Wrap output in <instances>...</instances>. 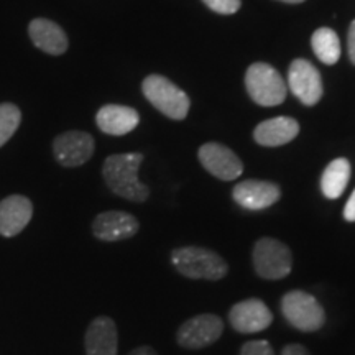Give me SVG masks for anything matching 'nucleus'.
Here are the masks:
<instances>
[{
	"instance_id": "obj_1",
	"label": "nucleus",
	"mask_w": 355,
	"mask_h": 355,
	"mask_svg": "<svg viewBox=\"0 0 355 355\" xmlns=\"http://www.w3.org/2000/svg\"><path fill=\"white\" fill-rule=\"evenodd\" d=\"M141 162V153H119L105 158L102 176L107 188L127 201L145 202L150 196V189L139 180Z\"/></svg>"
},
{
	"instance_id": "obj_2",
	"label": "nucleus",
	"mask_w": 355,
	"mask_h": 355,
	"mask_svg": "<svg viewBox=\"0 0 355 355\" xmlns=\"http://www.w3.org/2000/svg\"><path fill=\"white\" fill-rule=\"evenodd\" d=\"M171 263L186 278L217 282L229 273L227 261L204 247H180L171 252Z\"/></svg>"
},
{
	"instance_id": "obj_3",
	"label": "nucleus",
	"mask_w": 355,
	"mask_h": 355,
	"mask_svg": "<svg viewBox=\"0 0 355 355\" xmlns=\"http://www.w3.org/2000/svg\"><path fill=\"white\" fill-rule=\"evenodd\" d=\"M141 91L155 109L173 121H183L189 112L188 94L162 74L146 76L141 83Z\"/></svg>"
},
{
	"instance_id": "obj_4",
	"label": "nucleus",
	"mask_w": 355,
	"mask_h": 355,
	"mask_svg": "<svg viewBox=\"0 0 355 355\" xmlns=\"http://www.w3.org/2000/svg\"><path fill=\"white\" fill-rule=\"evenodd\" d=\"M245 87L252 101L263 107H275L286 99L285 79L266 63H254L247 69Z\"/></svg>"
},
{
	"instance_id": "obj_5",
	"label": "nucleus",
	"mask_w": 355,
	"mask_h": 355,
	"mask_svg": "<svg viewBox=\"0 0 355 355\" xmlns=\"http://www.w3.org/2000/svg\"><path fill=\"white\" fill-rule=\"evenodd\" d=\"M282 313L295 329L316 332L326 322V313L313 295L303 290L288 291L282 298Z\"/></svg>"
},
{
	"instance_id": "obj_6",
	"label": "nucleus",
	"mask_w": 355,
	"mask_h": 355,
	"mask_svg": "<svg viewBox=\"0 0 355 355\" xmlns=\"http://www.w3.org/2000/svg\"><path fill=\"white\" fill-rule=\"evenodd\" d=\"M252 261L257 275L263 279H282L293 268L291 250L273 237H261L252 250Z\"/></svg>"
},
{
	"instance_id": "obj_7",
	"label": "nucleus",
	"mask_w": 355,
	"mask_h": 355,
	"mask_svg": "<svg viewBox=\"0 0 355 355\" xmlns=\"http://www.w3.org/2000/svg\"><path fill=\"white\" fill-rule=\"evenodd\" d=\"M224 321L217 314H198L184 321L176 331V343L184 349H204L219 340Z\"/></svg>"
},
{
	"instance_id": "obj_8",
	"label": "nucleus",
	"mask_w": 355,
	"mask_h": 355,
	"mask_svg": "<svg viewBox=\"0 0 355 355\" xmlns=\"http://www.w3.org/2000/svg\"><path fill=\"white\" fill-rule=\"evenodd\" d=\"M96 150L91 133L69 130L53 140V155L56 162L64 168H76L87 163Z\"/></svg>"
},
{
	"instance_id": "obj_9",
	"label": "nucleus",
	"mask_w": 355,
	"mask_h": 355,
	"mask_svg": "<svg viewBox=\"0 0 355 355\" xmlns=\"http://www.w3.org/2000/svg\"><path fill=\"white\" fill-rule=\"evenodd\" d=\"M229 322L241 334H255L265 331L273 322V313L261 300L239 301L229 311Z\"/></svg>"
},
{
	"instance_id": "obj_10",
	"label": "nucleus",
	"mask_w": 355,
	"mask_h": 355,
	"mask_svg": "<svg viewBox=\"0 0 355 355\" xmlns=\"http://www.w3.org/2000/svg\"><path fill=\"white\" fill-rule=\"evenodd\" d=\"M201 165L211 173L212 176L222 181H234L243 173L241 158L227 146L209 141L204 144L198 152Z\"/></svg>"
},
{
	"instance_id": "obj_11",
	"label": "nucleus",
	"mask_w": 355,
	"mask_h": 355,
	"mask_svg": "<svg viewBox=\"0 0 355 355\" xmlns=\"http://www.w3.org/2000/svg\"><path fill=\"white\" fill-rule=\"evenodd\" d=\"M288 86L304 105H314L322 97V79L316 66L306 60H295L288 71Z\"/></svg>"
},
{
	"instance_id": "obj_12",
	"label": "nucleus",
	"mask_w": 355,
	"mask_h": 355,
	"mask_svg": "<svg viewBox=\"0 0 355 355\" xmlns=\"http://www.w3.org/2000/svg\"><path fill=\"white\" fill-rule=\"evenodd\" d=\"M139 219L123 211L101 212L92 222V234L102 242L127 241L139 232Z\"/></svg>"
},
{
	"instance_id": "obj_13",
	"label": "nucleus",
	"mask_w": 355,
	"mask_h": 355,
	"mask_svg": "<svg viewBox=\"0 0 355 355\" xmlns=\"http://www.w3.org/2000/svg\"><path fill=\"white\" fill-rule=\"evenodd\" d=\"M232 198L243 209L261 211L279 201L282 189L272 183V181L245 180L235 186L232 191Z\"/></svg>"
},
{
	"instance_id": "obj_14",
	"label": "nucleus",
	"mask_w": 355,
	"mask_h": 355,
	"mask_svg": "<svg viewBox=\"0 0 355 355\" xmlns=\"http://www.w3.org/2000/svg\"><path fill=\"white\" fill-rule=\"evenodd\" d=\"M33 217V204L26 196L12 194L0 201V235L15 237L30 224Z\"/></svg>"
},
{
	"instance_id": "obj_15",
	"label": "nucleus",
	"mask_w": 355,
	"mask_h": 355,
	"mask_svg": "<svg viewBox=\"0 0 355 355\" xmlns=\"http://www.w3.org/2000/svg\"><path fill=\"white\" fill-rule=\"evenodd\" d=\"M86 355H117L119 332L114 319L109 316H97L89 324L84 336Z\"/></svg>"
},
{
	"instance_id": "obj_16",
	"label": "nucleus",
	"mask_w": 355,
	"mask_h": 355,
	"mask_svg": "<svg viewBox=\"0 0 355 355\" xmlns=\"http://www.w3.org/2000/svg\"><path fill=\"white\" fill-rule=\"evenodd\" d=\"M28 35L35 46L46 55L60 56L69 46L64 30L48 19H35L30 21Z\"/></svg>"
},
{
	"instance_id": "obj_17",
	"label": "nucleus",
	"mask_w": 355,
	"mask_h": 355,
	"mask_svg": "<svg viewBox=\"0 0 355 355\" xmlns=\"http://www.w3.org/2000/svg\"><path fill=\"white\" fill-rule=\"evenodd\" d=\"M140 115L135 109L127 107V105L109 104L99 109L96 115V123L101 128V132L107 133V135L121 137L127 135L135 127L139 125Z\"/></svg>"
},
{
	"instance_id": "obj_18",
	"label": "nucleus",
	"mask_w": 355,
	"mask_h": 355,
	"mask_svg": "<svg viewBox=\"0 0 355 355\" xmlns=\"http://www.w3.org/2000/svg\"><path fill=\"white\" fill-rule=\"evenodd\" d=\"M300 123L293 117H275L257 125L254 139L261 146H282L298 137Z\"/></svg>"
},
{
	"instance_id": "obj_19",
	"label": "nucleus",
	"mask_w": 355,
	"mask_h": 355,
	"mask_svg": "<svg viewBox=\"0 0 355 355\" xmlns=\"http://www.w3.org/2000/svg\"><path fill=\"white\" fill-rule=\"evenodd\" d=\"M350 180V163L345 158L332 159L321 176V191L327 199L343 196Z\"/></svg>"
},
{
	"instance_id": "obj_20",
	"label": "nucleus",
	"mask_w": 355,
	"mask_h": 355,
	"mask_svg": "<svg viewBox=\"0 0 355 355\" xmlns=\"http://www.w3.org/2000/svg\"><path fill=\"white\" fill-rule=\"evenodd\" d=\"M311 46H313L314 55L322 61L324 64H336L340 58V42L337 33L332 28L322 26L316 30L311 38Z\"/></svg>"
},
{
	"instance_id": "obj_21",
	"label": "nucleus",
	"mask_w": 355,
	"mask_h": 355,
	"mask_svg": "<svg viewBox=\"0 0 355 355\" xmlns=\"http://www.w3.org/2000/svg\"><path fill=\"white\" fill-rule=\"evenodd\" d=\"M21 122V112L15 104H0V148L15 135Z\"/></svg>"
},
{
	"instance_id": "obj_22",
	"label": "nucleus",
	"mask_w": 355,
	"mask_h": 355,
	"mask_svg": "<svg viewBox=\"0 0 355 355\" xmlns=\"http://www.w3.org/2000/svg\"><path fill=\"white\" fill-rule=\"evenodd\" d=\"M211 10H214L220 15H232L241 8V0H202Z\"/></svg>"
},
{
	"instance_id": "obj_23",
	"label": "nucleus",
	"mask_w": 355,
	"mask_h": 355,
	"mask_svg": "<svg viewBox=\"0 0 355 355\" xmlns=\"http://www.w3.org/2000/svg\"><path fill=\"white\" fill-rule=\"evenodd\" d=\"M241 355H275V350L268 340H250L242 345Z\"/></svg>"
},
{
	"instance_id": "obj_24",
	"label": "nucleus",
	"mask_w": 355,
	"mask_h": 355,
	"mask_svg": "<svg viewBox=\"0 0 355 355\" xmlns=\"http://www.w3.org/2000/svg\"><path fill=\"white\" fill-rule=\"evenodd\" d=\"M347 48H349L350 61H352V64H355V20L350 24V28H349Z\"/></svg>"
},
{
	"instance_id": "obj_25",
	"label": "nucleus",
	"mask_w": 355,
	"mask_h": 355,
	"mask_svg": "<svg viewBox=\"0 0 355 355\" xmlns=\"http://www.w3.org/2000/svg\"><path fill=\"white\" fill-rule=\"evenodd\" d=\"M344 219L349 222H355V189H354V193L350 194L349 201L344 207Z\"/></svg>"
},
{
	"instance_id": "obj_26",
	"label": "nucleus",
	"mask_w": 355,
	"mask_h": 355,
	"mask_svg": "<svg viewBox=\"0 0 355 355\" xmlns=\"http://www.w3.org/2000/svg\"><path fill=\"white\" fill-rule=\"evenodd\" d=\"M282 355H309V350L300 344H290L283 349Z\"/></svg>"
},
{
	"instance_id": "obj_27",
	"label": "nucleus",
	"mask_w": 355,
	"mask_h": 355,
	"mask_svg": "<svg viewBox=\"0 0 355 355\" xmlns=\"http://www.w3.org/2000/svg\"><path fill=\"white\" fill-rule=\"evenodd\" d=\"M127 355H158L157 352L152 347H148V345H141V347H137L128 352Z\"/></svg>"
},
{
	"instance_id": "obj_28",
	"label": "nucleus",
	"mask_w": 355,
	"mask_h": 355,
	"mask_svg": "<svg viewBox=\"0 0 355 355\" xmlns=\"http://www.w3.org/2000/svg\"><path fill=\"white\" fill-rule=\"evenodd\" d=\"M282 2H286V3H301V2H304V0H282Z\"/></svg>"
}]
</instances>
